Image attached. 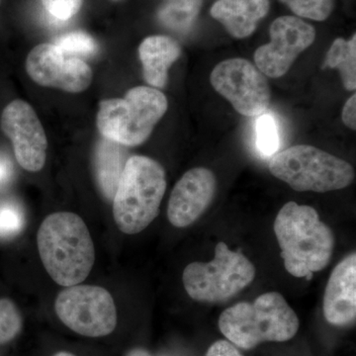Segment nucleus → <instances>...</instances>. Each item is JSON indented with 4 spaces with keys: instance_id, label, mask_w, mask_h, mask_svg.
I'll return each mask as SVG.
<instances>
[{
    "instance_id": "nucleus-25",
    "label": "nucleus",
    "mask_w": 356,
    "mask_h": 356,
    "mask_svg": "<svg viewBox=\"0 0 356 356\" xmlns=\"http://www.w3.org/2000/svg\"><path fill=\"white\" fill-rule=\"evenodd\" d=\"M42 2L46 10L54 18L67 21L79 13L83 0H42Z\"/></svg>"
},
{
    "instance_id": "nucleus-5",
    "label": "nucleus",
    "mask_w": 356,
    "mask_h": 356,
    "mask_svg": "<svg viewBox=\"0 0 356 356\" xmlns=\"http://www.w3.org/2000/svg\"><path fill=\"white\" fill-rule=\"evenodd\" d=\"M165 95L158 89L138 86L122 99L103 100L97 114V127L103 138L122 146L146 142L168 110Z\"/></svg>"
},
{
    "instance_id": "nucleus-30",
    "label": "nucleus",
    "mask_w": 356,
    "mask_h": 356,
    "mask_svg": "<svg viewBox=\"0 0 356 356\" xmlns=\"http://www.w3.org/2000/svg\"><path fill=\"white\" fill-rule=\"evenodd\" d=\"M54 356H76L72 353H67V351H60V353H56Z\"/></svg>"
},
{
    "instance_id": "nucleus-9",
    "label": "nucleus",
    "mask_w": 356,
    "mask_h": 356,
    "mask_svg": "<svg viewBox=\"0 0 356 356\" xmlns=\"http://www.w3.org/2000/svg\"><path fill=\"white\" fill-rule=\"evenodd\" d=\"M210 81L215 90L243 116L259 117L269 108L268 81L250 60L241 58L222 60L213 70Z\"/></svg>"
},
{
    "instance_id": "nucleus-28",
    "label": "nucleus",
    "mask_w": 356,
    "mask_h": 356,
    "mask_svg": "<svg viewBox=\"0 0 356 356\" xmlns=\"http://www.w3.org/2000/svg\"><path fill=\"white\" fill-rule=\"evenodd\" d=\"M13 172L10 161L4 156H0V186L6 184Z\"/></svg>"
},
{
    "instance_id": "nucleus-11",
    "label": "nucleus",
    "mask_w": 356,
    "mask_h": 356,
    "mask_svg": "<svg viewBox=\"0 0 356 356\" xmlns=\"http://www.w3.org/2000/svg\"><path fill=\"white\" fill-rule=\"evenodd\" d=\"M26 70L40 86L67 92H81L92 81V70L86 63L65 55L54 44L33 48L26 60Z\"/></svg>"
},
{
    "instance_id": "nucleus-15",
    "label": "nucleus",
    "mask_w": 356,
    "mask_h": 356,
    "mask_svg": "<svg viewBox=\"0 0 356 356\" xmlns=\"http://www.w3.org/2000/svg\"><path fill=\"white\" fill-rule=\"evenodd\" d=\"M268 11V0H218L211 8V15L231 36L243 39L255 31Z\"/></svg>"
},
{
    "instance_id": "nucleus-21",
    "label": "nucleus",
    "mask_w": 356,
    "mask_h": 356,
    "mask_svg": "<svg viewBox=\"0 0 356 356\" xmlns=\"http://www.w3.org/2000/svg\"><path fill=\"white\" fill-rule=\"evenodd\" d=\"M23 321L13 300L0 299V344L9 343L19 334Z\"/></svg>"
},
{
    "instance_id": "nucleus-19",
    "label": "nucleus",
    "mask_w": 356,
    "mask_h": 356,
    "mask_svg": "<svg viewBox=\"0 0 356 356\" xmlns=\"http://www.w3.org/2000/svg\"><path fill=\"white\" fill-rule=\"evenodd\" d=\"M203 0H165L158 16L161 24L177 33L191 29L202 6Z\"/></svg>"
},
{
    "instance_id": "nucleus-12",
    "label": "nucleus",
    "mask_w": 356,
    "mask_h": 356,
    "mask_svg": "<svg viewBox=\"0 0 356 356\" xmlns=\"http://www.w3.org/2000/svg\"><path fill=\"white\" fill-rule=\"evenodd\" d=\"M0 123L13 142L18 163L28 172L41 170L46 163L48 140L31 105L19 99L9 103L2 112Z\"/></svg>"
},
{
    "instance_id": "nucleus-20",
    "label": "nucleus",
    "mask_w": 356,
    "mask_h": 356,
    "mask_svg": "<svg viewBox=\"0 0 356 356\" xmlns=\"http://www.w3.org/2000/svg\"><path fill=\"white\" fill-rule=\"evenodd\" d=\"M257 147L264 156H273L280 147V136L273 115L264 113L257 121Z\"/></svg>"
},
{
    "instance_id": "nucleus-6",
    "label": "nucleus",
    "mask_w": 356,
    "mask_h": 356,
    "mask_svg": "<svg viewBox=\"0 0 356 356\" xmlns=\"http://www.w3.org/2000/svg\"><path fill=\"white\" fill-rule=\"evenodd\" d=\"M271 175L300 192L339 191L355 180L353 165L308 145H297L271 156Z\"/></svg>"
},
{
    "instance_id": "nucleus-1",
    "label": "nucleus",
    "mask_w": 356,
    "mask_h": 356,
    "mask_svg": "<svg viewBox=\"0 0 356 356\" xmlns=\"http://www.w3.org/2000/svg\"><path fill=\"white\" fill-rule=\"evenodd\" d=\"M285 269L294 277L311 280L331 261L336 238L334 232L308 205L288 202L273 225Z\"/></svg>"
},
{
    "instance_id": "nucleus-31",
    "label": "nucleus",
    "mask_w": 356,
    "mask_h": 356,
    "mask_svg": "<svg viewBox=\"0 0 356 356\" xmlns=\"http://www.w3.org/2000/svg\"><path fill=\"white\" fill-rule=\"evenodd\" d=\"M115 1H117V0H115Z\"/></svg>"
},
{
    "instance_id": "nucleus-32",
    "label": "nucleus",
    "mask_w": 356,
    "mask_h": 356,
    "mask_svg": "<svg viewBox=\"0 0 356 356\" xmlns=\"http://www.w3.org/2000/svg\"><path fill=\"white\" fill-rule=\"evenodd\" d=\"M0 1H1V0H0Z\"/></svg>"
},
{
    "instance_id": "nucleus-23",
    "label": "nucleus",
    "mask_w": 356,
    "mask_h": 356,
    "mask_svg": "<svg viewBox=\"0 0 356 356\" xmlns=\"http://www.w3.org/2000/svg\"><path fill=\"white\" fill-rule=\"evenodd\" d=\"M70 57H88L95 55L97 46L92 37L83 32H74L60 37L54 44Z\"/></svg>"
},
{
    "instance_id": "nucleus-29",
    "label": "nucleus",
    "mask_w": 356,
    "mask_h": 356,
    "mask_svg": "<svg viewBox=\"0 0 356 356\" xmlns=\"http://www.w3.org/2000/svg\"><path fill=\"white\" fill-rule=\"evenodd\" d=\"M126 356H152L147 353V350H143V348H135V350H132L130 353H127Z\"/></svg>"
},
{
    "instance_id": "nucleus-8",
    "label": "nucleus",
    "mask_w": 356,
    "mask_h": 356,
    "mask_svg": "<svg viewBox=\"0 0 356 356\" xmlns=\"http://www.w3.org/2000/svg\"><path fill=\"white\" fill-rule=\"evenodd\" d=\"M55 311L65 327L88 337L108 336L118 318L112 295L95 285L65 287L56 299Z\"/></svg>"
},
{
    "instance_id": "nucleus-16",
    "label": "nucleus",
    "mask_w": 356,
    "mask_h": 356,
    "mask_svg": "<svg viewBox=\"0 0 356 356\" xmlns=\"http://www.w3.org/2000/svg\"><path fill=\"white\" fill-rule=\"evenodd\" d=\"M180 54L179 44L170 37L156 35L145 39L140 44L139 56L147 83L154 88H165L168 70Z\"/></svg>"
},
{
    "instance_id": "nucleus-2",
    "label": "nucleus",
    "mask_w": 356,
    "mask_h": 356,
    "mask_svg": "<svg viewBox=\"0 0 356 356\" xmlns=\"http://www.w3.org/2000/svg\"><path fill=\"white\" fill-rule=\"evenodd\" d=\"M40 259L60 286L81 284L95 264V247L86 222L72 212L44 218L37 234Z\"/></svg>"
},
{
    "instance_id": "nucleus-24",
    "label": "nucleus",
    "mask_w": 356,
    "mask_h": 356,
    "mask_svg": "<svg viewBox=\"0 0 356 356\" xmlns=\"http://www.w3.org/2000/svg\"><path fill=\"white\" fill-rule=\"evenodd\" d=\"M24 226V214L17 205L11 203L0 205V238H13Z\"/></svg>"
},
{
    "instance_id": "nucleus-13",
    "label": "nucleus",
    "mask_w": 356,
    "mask_h": 356,
    "mask_svg": "<svg viewBox=\"0 0 356 356\" xmlns=\"http://www.w3.org/2000/svg\"><path fill=\"white\" fill-rule=\"evenodd\" d=\"M217 191L214 173L205 168L185 172L173 187L168 207V219L175 228H186L209 208Z\"/></svg>"
},
{
    "instance_id": "nucleus-4",
    "label": "nucleus",
    "mask_w": 356,
    "mask_h": 356,
    "mask_svg": "<svg viewBox=\"0 0 356 356\" xmlns=\"http://www.w3.org/2000/svg\"><path fill=\"white\" fill-rule=\"evenodd\" d=\"M165 191L161 163L144 156L129 158L112 199L115 222L122 233L136 235L146 229L158 217Z\"/></svg>"
},
{
    "instance_id": "nucleus-3",
    "label": "nucleus",
    "mask_w": 356,
    "mask_h": 356,
    "mask_svg": "<svg viewBox=\"0 0 356 356\" xmlns=\"http://www.w3.org/2000/svg\"><path fill=\"white\" fill-rule=\"evenodd\" d=\"M219 329L234 346L252 350L267 341H289L298 332L299 318L280 293L267 292L254 303L241 302L222 312Z\"/></svg>"
},
{
    "instance_id": "nucleus-17",
    "label": "nucleus",
    "mask_w": 356,
    "mask_h": 356,
    "mask_svg": "<svg viewBox=\"0 0 356 356\" xmlns=\"http://www.w3.org/2000/svg\"><path fill=\"white\" fill-rule=\"evenodd\" d=\"M126 152L123 146L113 140L102 138L95 149V172L98 185L105 197L111 200L118 186L124 166Z\"/></svg>"
},
{
    "instance_id": "nucleus-10",
    "label": "nucleus",
    "mask_w": 356,
    "mask_h": 356,
    "mask_svg": "<svg viewBox=\"0 0 356 356\" xmlns=\"http://www.w3.org/2000/svg\"><path fill=\"white\" fill-rule=\"evenodd\" d=\"M269 34L270 43L255 51L254 62L264 76L273 79L284 76L300 54L316 38L315 28L295 16H282L274 20Z\"/></svg>"
},
{
    "instance_id": "nucleus-7",
    "label": "nucleus",
    "mask_w": 356,
    "mask_h": 356,
    "mask_svg": "<svg viewBox=\"0 0 356 356\" xmlns=\"http://www.w3.org/2000/svg\"><path fill=\"white\" fill-rule=\"evenodd\" d=\"M257 269L241 252L220 242L209 262L195 261L185 267L182 281L191 298L203 303L228 301L254 280Z\"/></svg>"
},
{
    "instance_id": "nucleus-26",
    "label": "nucleus",
    "mask_w": 356,
    "mask_h": 356,
    "mask_svg": "<svg viewBox=\"0 0 356 356\" xmlns=\"http://www.w3.org/2000/svg\"><path fill=\"white\" fill-rule=\"evenodd\" d=\"M205 356H243L238 348L228 341H216L210 346Z\"/></svg>"
},
{
    "instance_id": "nucleus-18",
    "label": "nucleus",
    "mask_w": 356,
    "mask_h": 356,
    "mask_svg": "<svg viewBox=\"0 0 356 356\" xmlns=\"http://www.w3.org/2000/svg\"><path fill=\"white\" fill-rule=\"evenodd\" d=\"M339 70L344 88L355 91L356 88V36L346 41L337 38L332 43L325 58L324 67Z\"/></svg>"
},
{
    "instance_id": "nucleus-22",
    "label": "nucleus",
    "mask_w": 356,
    "mask_h": 356,
    "mask_svg": "<svg viewBox=\"0 0 356 356\" xmlns=\"http://www.w3.org/2000/svg\"><path fill=\"white\" fill-rule=\"evenodd\" d=\"M300 17L324 21L334 10V0H280Z\"/></svg>"
},
{
    "instance_id": "nucleus-27",
    "label": "nucleus",
    "mask_w": 356,
    "mask_h": 356,
    "mask_svg": "<svg viewBox=\"0 0 356 356\" xmlns=\"http://www.w3.org/2000/svg\"><path fill=\"white\" fill-rule=\"evenodd\" d=\"M341 118L346 127L355 131L356 129V95L351 96L344 104Z\"/></svg>"
},
{
    "instance_id": "nucleus-14",
    "label": "nucleus",
    "mask_w": 356,
    "mask_h": 356,
    "mask_svg": "<svg viewBox=\"0 0 356 356\" xmlns=\"http://www.w3.org/2000/svg\"><path fill=\"white\" fill-rule=\"evenodd\" d=\"M323 311L330 324L344 327L356 318V254L339 262L325 287Z\"/></svg>"
}]
</instances>
